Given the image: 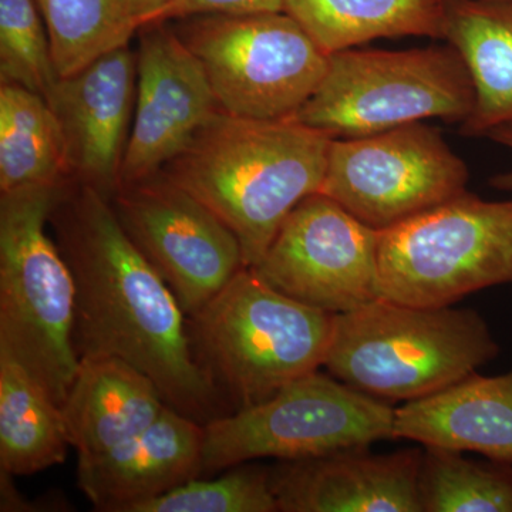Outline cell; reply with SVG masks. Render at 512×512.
Segmentation results:
<instances>
[{
    "instance_id": "1",
    "label": "cell",
    "mask_w": 512,
    "mask_h": 512,
    "mask_svg": "<svg viewBox=\"0 0 512 512\" xmlns=\"http://www.w3.org/2000/svg\"><path fill=\"white\" fill-rule=\"evenodd\" d=\"M49 224L76 284L79 359L130 363L153 380L167 406L202 426L225 416L224 400L192 352L187 315L127 237L109 198L70 181Z\"/></svg>"
},
{
    "instance_id": "2",
    "label": "cell",
    "mask_w": 512,
    "mask_h": 512,
    "mask_svg": "<svg viewBox=\"0 0 512 512\" xmlns=\"http://www.w3.org/2000/svg\"><path fill=\"white\" fill-rule=\"evenodd\" d=\"M333 138L295 119L220 110L161 173L237 235L245 265L254 268L296 205L319 192Z\"/></svg>"
},
{
    "instance_id": "3",
    "label": "cell",
    "mask_w": 512,
    "mask_h": 512,
    "mask_svg": "<svg viewBox=\"0 0 512 512\" xmlns=\"http://www.w3.org/2000/svg\"><path fill=\"white\" fill-rule=\"evenodd\" d=\"M333 322V313L289 298L244 268L188 318V335L198 365L234 413L319 370Z\"/></svg>"
},
{
    "instance_id": "4",
    "label": "cell",
    "mask_w": 512,
    "mask_h": 512,
    "mask_svg": "<svg viewBox=\"0 0 512 512\" xmlns=\"http://www.w3.org/2000/svg\"><path fill=\"white\" fill-rule=\"evenodd\" d=\"M498 355L493 333L473 309L380 298L335 315L323 366L367 396L407 403L443 392Z\"/></svg>"
},
{
    "instance_id": "5",
    "label": "cell",
    "mask_w": 512,
    "mask_h": 512,
    "mask_svg": "<svg viewBox=\"0 0 512 512\" xmlns=\"http://www.w3.org/2000/svg\"><path fill=\"white\" fill-rule=\"evenodd\" d=\"M69 183L0 192V356L25 367L60 406L80 363L76 284L47 225Z\"/></svg>"
},
{
    "instance_id": "6",
    "label": "cell",
    "mask_w": 512,
    "mask_h": 512,
    "mask_svg": "<svg viewBox=\"0 0 512 512\" xmlns=\"http://www.w3.org/2000/svg\"><path fill=\"white\" fill-rule=\"evenodd\" d=\"M473 80L453 46L330 53L311 99L293 119L335 138L372 136L421 120L466 121Z\"/></svg>"
},
{
    "instance_id": "7",
    "label": "cell",
    "mask_w": 512,
    "mask_h": 512,
    "mask_svg": "<svg viewBox=\"0 0 512 512\" xmlns=\"http://www.w3.org/2000/svg\"><path fill=\"white\" fill-rule=\"evenodd\" d=\"M512 284V200L464 191L380 231V296L441 308L491 286Z\"/></svg>"
},
{
    "instance_id": "8",
    "label": "cell",
    "mask_w": 512,
    "mask_h": 512,
    "mask_svg": "<svg viewBox=\"0 0 512 512\" xmlns=\"http://www.w3.org/2000/svg\"><path fill=\"white\" fill-rule=\"evenodd\" d=\"M173 22L231 116L293 119L328 70L329 53L286 12L204 13Z\"/></svg>"
},
{
    "instance_id": "9",
    "label": "cell",
    "mask_w": 512,
    "mask_h": 512,
    "mask_svg": "<svg viewBox=\"0 0 512 512\" xmlns=\"http://www.w3.org/2000/svg\"><path fill=\"white\" fill-rule=\"evenodd\" d=\"M394 407L319 370L204 426L201 477L259 458L305 460L394 440Z\"/></svg>"
},
{
    "instance_id": "10",
    "label": "cell",
    "mask_w": 512,
    "mask_h": 512,
    "mask_svg": "<svg viewBox=\"0 0 512 512\" xmlns=\"http://www.w3.org/2000/svg\"><path fill=\"white\" fill-rule=\"evenodd\" d=\"M467 181L466 163L439 131L412 123L333 138L319 192L384 231L463 194Z\"/></svg>"
},
{
    "instance_id": "11",
    "label": "cell",
    "mask_w": 512,
    "mask_h": 512,
    "mask_svg": "<svg viewBox=\"0 0 512 512\" xmlns=\"http://www.w3.org/2000/svg\"><path fill=\"white\" fill-rule=\"evenodd\" d=\"M110 204L127 237L170 286L187 318L247 268L237 235L161 171L120 185Z\"/></svg>"
},
{
    "instance_id": "12",
    "label": "cell",
    "mask_w": 512,
    "mask_h": 512,
    "mask_svg": "<svg viewBox=\"0 0 512 512\" xmlns=\"http://www.w3.org/2000/svg\"><path fill=\"white\" fill-rule=\"evenodd\" d=\"M380 231L322 192L288 215L254 271L289 298L339 315L377 301Z\"/></svg>"
},
{
    "instance_id": "13",
    "label": "cell",
    "mask_w": 512,
    "mask_h": 512,
    "mask_svg": "<svg viewBox=\"0 0 512 512\" xmlns=\"http://www.w3.org/2000/svg\"><path fill=\"white\" fill-rule=\"evenodd\" d=\"M137 96L120 185L160 173L217 111L201 63L168 22L138 29Z\"/></svg>"
},
{
    "instance_id": "14",
    "label": "cell",
    "mask_w": 512,
    "mask_h": 512,
    "mask_svg": "<svg viewBox=\"0 0 512 512\" xmlns=\"http://www.w3.org/2000/svg\"><path fill=\"white\" fill-rule=\"evenodd\" d=\"M136 96L137 52L127 45L59 77L46 97L62 128L73 180L109 200L119 188Z\"/></svg>"
},
{
    "instance_id": "15",
    "label": "cell",
    "mask_w": 512,
    "mask_h": 512,
    "mask_svg": "<svg viewBox=\"0 0 512 512\" xmlns=\"http://www.w3.org/2000/svg\"><path fill=\"white\" fill-rule=\"evenodd\" d=\"M369 447L282 461L271 470L281 512H423L424 450L372 454Z\"/></svg>"
},
{
    "instance_id": "16",
    "label": "cell",
    "mask_w": 512,
    "mask_h": 512,
    "mask_svg": "<svg viewBox=\"0 0 512 512\" xmlns=\"http://www.w3.org/2000/svg\"><path fill=\"white\" fill-rule=\"evenodd\" d=\"M204 426L165 406L150 427L97 456L79 457L77 484L97 511L126 512L201 477Z\"/></svg>"
},
{
    "instance_id": "17",
    "label": "cell",
    "mask_w": 512,
    "mask_h": 512,
    "mask_svg": "<svg viewBox=\"0 0 512 512\" xmlns=\"http://www.w3.org/2000/svg\"><path fill=\"white\" fill-rule=\"evenodd\" d=\"M393 439L473 451L512 466V370L473 373L443 392L394 410Z\"/></svg>"
},
{
    "instance_id": "18",
    "label": "cell",
    "mask_w": 512,
    "mask_h": 512,
    "mask_svg": "<svg viewBox=\"0 0 512 512\" xmlns=\"http://www.w3.org/2000/svg\"><path fill=\"white\" fill-rule=\"evenodd\" d=\"M150 377L111 356L82 357L62 404L70 446L97 456L150 427L165 409Z\"/></svg>"
},
{
    "instance_id": "19",
    "label": "cell",
    "mask_w": 512,
    "mask_h": 512,
    "mask_svg": "<svg viewBox=\"0 0 512 512\" xmlns=\"http://www.w3.org/2000/svg\"><path fill=\"white\" fill-rule=\"evenodd\" d=\"M443 39L463 57L476 93L461 134L512 124V2L448 0Z\"/></svg>"
},
{
    "instance_id": "20",
    "label": "cell",
    "mask_w": 512,
    "mask_h": 512,
    "mask_svg": "<svg viewBox=\"0 0 512 512\" xmlns=\"http://www.w3.org/2000/svg\"><path fill=\"white\" fill-rule=\"evenodd\" d=\"M448 0H285L292 16L326 53L375 39H443Z\"/></svg>"
},
{
    "instance_id": "21",
    "label": "cell",
    "mask_w": 512,
    "mask_h": 512,
    "mask_svg": "<svg viewBox=\"0 0 512 512\" xmlns=\"http://www.w3.org/2000/svg\"><path fill=\"white\" fill-rule=\"evenodd\" d=\"M70 446L62 406L42 383L0 356V468L32 476L66 461Z\"/></svg>"
},
{
    "instance_id": "22",
    "label": "cell",
    "mask_w": 512,
    "mask_h": 512,
    "mask_svg": "<svg viewBox=\"0 0 512 512\" xmlns=\"http://www.w3.org/2000/svg\"><path fill=\"white\" fill-rule=\"evenodd\" d=\"M72 180L62 128L45 97L0 84V192Z\"/></svg>"
},
{
    "instance_id": "23",
    "label": "cell",
    "mask_w": 512,
    "mask_h": 512,
    "mask_svg": "<svg viewBox=\"0 0 512 512\" xmlns=\"http://www.w3.org/2000/svg\"><path fill=\"white\" fill-rule=\"evenodd\" d=\"M45 20L57 76L79 72L138 32L126 0H36Z\"/></svg>"
},
{
    "instance_id": "24",
    "label": "cell",
    "mask_w": 512,
    "mask_h": 512,
    "mask_svg": "<svg viewBox=\"0 0 512 512\" xmlns=\"http://www.w3.org/2000/svg\"><path fill=\"white\" fill-rule=\"evenodd\" d=\"M466 458L463 451L424 447L423 512H512V466Z\"/></svg>"
},
{
    "instance_id": "25",
    "label": "cell",
    "mask_w": 512,
    "mask_h": 512,
    "mask_svg": "<svg viewBox=\"0 0 512 512\" xmlns=\"http://www.w3.org/2000/svg\"><path fill=\"white\" fill-rule=\"evenodd\" d=\"M271 470L239 464L224 476L194 478L126 512H278Z\"/></svg>"
},
{
    "instance_id": "26",
    "label": "cell",
    "mask_w": 512,
    "mask_h": 512,
    "mask_svg": "<svg viewBox=\"0 0 512 512\" xmlns=\"http://www.w3.org/2000/svg\"><path fill=\"white\" fill-rule=\"evenodd\" d=\"M57 80L36 0H0V84H15L46 99Z\"/></svg>"
},
{
    "instance_id": "27",
    "label": "cell",
    "mask_w": 512,
    "mask_h": 512,
    "mask_svg": "<svg viewBox=\"0 0 512 512\" xmlns=\"http://www.w3.org/2000/svg\"><path fill=\"white\" fill-rule=\"evenodd\" d=\"M284 8L285 0H174L150 23L173 22V20L204 15V13L245 15V13L284 12Z\"/></svg>"
},
{
    "instance_id": "28",
    "label": "cell",
    "mask_w": 512,
    "mask_h": 512,
    "mask_svg": "<svg viewBox=\"0 0 512 512\" xmlns=\"http://www.w3.org/2000/svg\"><path fill=\"white\" fill-rule=\"evenodd\" d=\"M174 0H126L127 13L137 29L143 28Z\"/></svg>"
},
{
    "instance_id": "29",
    "label": "cell",
    "mask_w": 512,
    "mask_h": 512,
    "mask_svg": "<svg viewBox=\"0 0 512 512\" xmlns=\"http://www.w3.org/2000/svg\"><path fill=\"white\" fill-rule=\"evenodd\" d=\"M487 137L495 143L512 150V124H504V126L493 128V130L488 131ZM490 185L495 190L512 192V171L495 174L490 180Z\"/></svg>"
},
{
    "instance_id": "30",
    "label": "cell",
    "mask_w": 512,
    "mask_h": 512,
    "mask_svg": "<svg viewBox=\"0 0 512 512\" xmlns=\"http://www.w3.org/2000/svg\"><path fill=\"white\" fill-rule=\"evenodd\" d=\"M508 2H512V0H508Z\"/></svg>"
}]
</instances>
